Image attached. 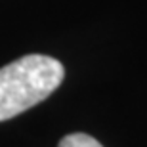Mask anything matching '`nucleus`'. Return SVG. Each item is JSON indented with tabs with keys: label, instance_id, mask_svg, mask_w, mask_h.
Here are the masks:
<instances>
[{
	"label": "nucleus",
	"instance_id": "f257e3e1",
	"mask_svg": "<svg viewBox=\"0 0 147 147\" xmlns=\"http://www.w3.org/2000/svg\"><path fill=\"white\" fill-rule=\"evenodd\" d=\"M65 76L57 59L42 54L23 55L0 69V122L25 113L52 96Z\"/></svg>",
	"mask_w": 147,
	"mask_h": 147
},
{
	"label": "nucleus",
	"instance_id": "f03ea898",
	"mask_svg": "<svg viewBox=\"0 0 147 147\" xmlns=\"http://www.w3.org/2000/svg\"><path fill=\"white\" fill-rule=\"evenodd\" d=\"M57 147H103L96 138L88 136V134H69L59 142Z\"/></svg>",
	"mask_w": 147,
	"mask_h": 147
}]
</instances>
